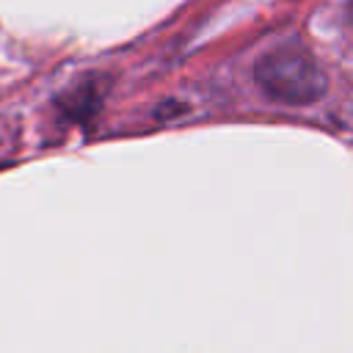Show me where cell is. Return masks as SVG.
<instances>
[{
	"label": "cell",
	"mask_w": 353,
	"mask_h": 353,
	"mask_svg": "<svg viewBox=\"0 0 353 353\" xmlns=\"http://www.w3.org/2000/svg\"><path fill=\"white\" fill-rule=\"evenodd\" d=\"M259 85L287 105H306L323 97L325 74L317 61L298 44H284L270 50L256 63Z\"/></svg>",
	"instance_id": "cell-1"
}]
</instances>
